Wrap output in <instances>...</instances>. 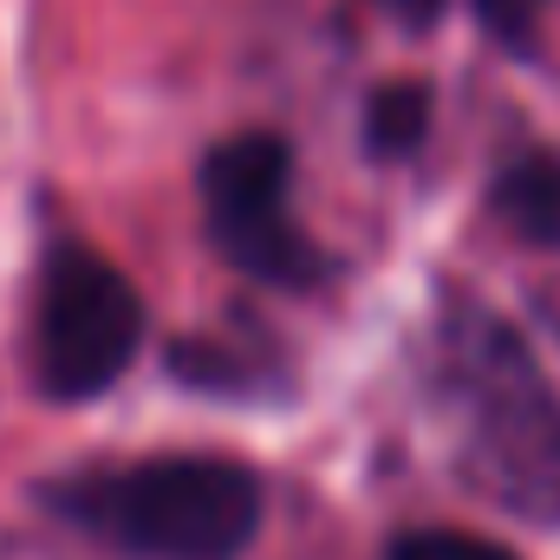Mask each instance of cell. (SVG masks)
I'll return each instance as SVG.
<instances>
[{
  "instance_id": "6da1fadb",
  "label": "cell",
  "mask_w": 560,
  "mask_h": 560,
  "mask_svg": "<svg viewBox=\"0 0 560 560\" xmlns=\"http://www.w3.org/2000/svg\"><path fill=\"white\" fill-rule=\"evenodd\" d=\"M46 509L125 560H242L268 495L235 456H143L46 482Z\"/></svg>"
},
{
  "instance_id": "7a4b0ae2",
  "label": "cell",
  "mask_w": 560,
  "mask_h": 560,
  "mask_svg": "<svg viewBox=\"0 0 560 560\" xmlns=\"http://www.w3.org/2000/svg\"><path fill=\"white\" fill-rule=\"evenodd\" d=\"M443 385L463 418L469 476L495 502L560 522V398L528 346L476 300H463L443 326Z\"/></svg>"
},
{
  "instance_id": "3957f363",
  "label": "cell",
  "mask_w": 560,
  "mask_h": 560,
  "mask_svg": "<svg viewBox=\"0 0 560 560\" xmlns=\"http://www.w3.org/2000/svg\"><path fill=\"white\" fill-rule=\"evenodd\" d=\"M143 346V300L98 248L52 242L33 306V378L59 405L112 392Z\"/></svg>"
},
{
  "instance_id": "277c9868",
  "label": "cell",
  "mask_w": 560,
  "mask_h": 560,
  "mask_svg": "<svg viewBox=\"0 0 560 560\" xmlns=\"http://www.w3.org/2000/svg\"><path fill=\"white\" fill-rule=\"evenodd\" d=\"M202 222L229 268L287 293H313L339 261L293 222V143L275 131H242L202 156Z\"/></svg>"
},
{
  "instance_id": "5b68a950",
  "label": "cell",
  "mask_w": 560,
  "mask_h": 560,
  "mask_svg": "<svg viewBox=\"0 0 560 560\" xmlns=\"http://www.w3.org/2000/svg\"><path fill=\"white\" fill-rule=\"evenodd\" d=\"M489 209L502 215V229L528 248H560V150H528L515 156L495 189Z\"/></svg>"
},
{
  "instance_id": "8992f818",
  "label": "cell",
  "mask_w": 560,
  "mask_h": 560,
  "mask_svg": "<svg viewBox=\"0 0 560 560\" xmlns=\"http://www.w3.org/2000/svg\"><path fill=\"white\" fill-rule=\"evenodd\" d=\"M423 138H430V85H418V79L378 85L365 105V150L372 156H411Z\"/></svg>"
},
{
  "instance_id": "52a82bcc",
  "label": "cell",
  "mask_w": 560,
  "mask_h": 560,
  "mask_svg": "<svg viewBox=\"0 0 560 560\" xmlns=\"http://www.w3.org/2000/svg\"><path fill=\"white\" fill-rule=\"evenodd\" d=\"M385 560H515L502 541H482V535H463V528H411L392 541Z\"/></svg>"
},
{
  "instance_id": "ba28073f",
  "label": "cell",
  "mask_w": 560,
  "mask_h": 560,
  "mask_svg": "<svg viewBox=\"0 0 560 560\" xmlns=\"http://www.w3.org/2000/svg\"><path fill=\"white\" fill-rule=\"evenodd\" d=\"M548 7H555V0H476V20H482L502 46H522V52H528Z\"/></svg>"
},
{
  "instance_id": "9c48e42d",
  "label": "cell",
  "mask_w": 560,
  "mask_h": 560,
  "mask_svg": "<svg viewBox=\"0 0 560 560\" xmlns=\"http://www.w3.org/2000/svg\"><path fill=\"white\" fill-rule=\"evenodd\" d=\"M378 7H385V13H398L405 26H430V20H436L450 0H378Z\"/></svg>"
}]
</instances>
